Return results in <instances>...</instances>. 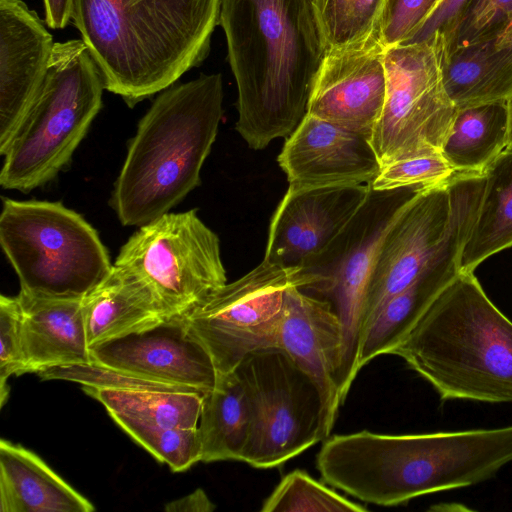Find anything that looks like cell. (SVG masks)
Masks as SVG:
<instances>
[{
	"instance_id": "cell-8",
	"label": "cell",
	"mask_w": 512,
	"mask_h": 512,
	"mask_svg": "<svg viewBox=\"0 0 512 512\" xmlns=\"http://www.w3.org/2000/svg\"><path fill=\"white\" fill-rule=\"evenodd\" d=\"M431 187V186H430ZM424 188L369 193L349 222L301 266L304 293L328 301L344 337L342 392L347 397L358 369V350L368 283L384 237L407 204Z\"/></svg>"
},
{
	"instance_id": "cell-17",
	"label": "cell",
	"mask_w": 512,
	"mask_h": 512,
	"mask_svg": "<svg viewBox=\"0 0 512 512\" xmlns=\"http://www.w3.org/2000/svg\"><path fill=\"white\" fill-rule=\"evenodd\" d=\"M278 163L289 184H369L381 165L370 136L306 114L287 137Z\"/></svg>"
},
{
	"instance_id": "cell-1",
	"label": "cell",
	"mask_w": 512,
	"mask_h": 512,
	"mask_svg": "<svg viewBox=\"0 0 512 512\" xmlns=\"http://www.w3.org/2000/svg\"><path fill=\"white\" fill-rule=\"evenodd\" d=\"M219 24L238 91L235 128L264 149L307 114L325 54L313 0H221Z\"/></svg>"
},
{
	"instance_id": "cell-3",
	"label": "cell",
	"mask_w": 512,
	"mask_h": 512,
	"mask_svg": "<svg viewBox=\"0 0 512 512\" xmlns=\"http://www.w3.org/2000/svg\"><path fill=\"white\" fill-rule=\"evenodd\" d=\"M219 73L169 87L138 123L110 205L124 226H142L200 185L223 115Z\"/></svg>"
},
{
	"instance_id": "cell-33",
	"label": "cell",
	"mask_w": 512,
	"mask_h": 512,
	"mask_svg": "<svg viewBox=\"0 0 512 512\" xmlns=\"http://www.w3.org/2000/svg\"><path fill=\"white\" fill-rule=\"evenodd\" d=\"M0 401L8 398V378L25 373L22 347V310L18 297L0 296Z\"/></svg>"
},
{
	"instance_id": "cell-36",
	"label": "cell",
	"mask_w": 512,
	"mask_h": 512,
	"mask_svg": "<svg viewBox=\"0 0 512 512\" xmlns=\"http://www.w3.org/2000/svg\"><path fill=\"white\" fill-rule=\"evenodd\" d=\"M214 509V503L200 488L165 505V510L168 512H210Z\"/></svg>"
},
{
	"instance_id": "cell-16",
	"label": "cell",
	"mask_w": 512,
	"mask_h": 512,
	"mask_svg": "<svg viewBox=\"0 0 512 512\" xmlns=\"http://www.w3.org/2000/svg\"><path fill=\"white\" fill-rule=\"evenodd\" d=\"M369 184L289 188L275 210L264 259L302 266L322 251L365 201Z\"/></svg>"
},
{
	"instance_id": "cell-25",
	"label": "cell",
	"mask_w": 512,
	"mask_h": 512,
	"mask_svg": "<svg viewBox=\"0 0 512 512\" xmlns=\"http://www.w3.org/2000/svg\"><path fill=\"white\" fill-rule=\"evenodd\" d=\"M485 188L459 267L474 272L490 256L512 247V148L506 147L483 170Z\"/></svg>"
},
{
	"instance_id": "cell-19",
	"label": "cell",
	"mask_w": 512,
	"mask_h": 512,
	"mask_svg": "<svg viewBox=\"0 0 512 512\" xmlns=\"http://www.w3.org/2000/svg\"><path fill=\"white\" fill-rule=\"evenodd\" d=\"M278 348L283 349L317 384L334 425L342 392L344 337L328 301L298 287L286 291Z\"/></svg>"
},
{
	"instance_id": "cell-37",
	"label": "cell",
	"mask_w": 512,
	"mask_h": 512,
	"mask_svg": "<svg viewBox=\"0 0 512 512\" xmlns=\"http://www.w3.org/2000/svg\"><path fill=\"white\" fill-rule=\"evenodd\" d=\"M45 23L52 29L67 26L72 17L73 0H43Z\"/></svg>"
},
{
	"instance_id": "cell-18",
	"label": "cell",
	"mask_w": 512,
	"mask_h": 512,
	"mask_svg": "<svg viewBox=\"0 0 512 512\" xmlns=\"http://www.w3.org/2000/svg\"><path fill=\"white\" fill-rule=\"evenodd\" d=\"M54 42L22 0H0V153L3 155L45 79Z\"/></svg>"
},
{
	"instance_id": "cell-4",
	"label": "cell",
	"mask_w": 512,
	"mask_h": 512,
	"mask_svg": "<svg viewBox=\"0 0 512 512\" xmlns=\"http://www.w3.org/2000/svg\"><path fill=\"white\" fill-rule=\"evenodd\" d=\"M391 354L442 401L512 402V321L474 272L460 271Z\"/></svg>"
},
{
	"instance_id": "cell-15",
	"label": "cell",
	"mask_w": 512,
	"mask_h": 512,
	"mask_svg": "<svg viewBox=\"0 0 512 512\" xmlns=\"http://www.w3.org/2000/svg\"><path fill=\"white\" fill-rule=\"evenodd\" d=\"M90 354L93 362L203 393L216 384L213 360L182 315L93 346Z\"/></svg>"
},
{
	"instance_id": "cell-22",
	"label": "cell",
	"mask_w": 512,
	"mask_h": 512,
	"mask_svg": "<svg viewBox=\"0 0 512 512\" xmlns=\"http://www.w3.org/2000/svg\"><path fill=\"white\" fill-rule=\"evenodd\" d=\"M92 503L34 452L0 441V512H92Z\"/></svg>"
},
{
	"instance_id": "cell-35",
	"label": "cell",
	"mask_w": 512,
	"mask_h": 512,
	"mask_svg": "<svg viewBox=\"0 0 512 512\" xmlns=\"http://www.w3.org/2000/svg\"><path fill=\"white\" fill-rule=\"evenodd\" d=\"M468 1L469 0H441L435 11L422 27L403 44L423 42L435 34H440L444 38L447 52L459 18Z\"/></svg>"
},
{
	"instance_id": "cell-20",
	"label": "cell",
	"mask_w": 512,
	"mask_h": 512,
	"mask_svg": "<svg viewBox=\"0 0 512 512\" xmlns=\"http://www.w3.org/2000/svg\"><path fill=\"white\" fill-rule=\"evenodd\" d=\"M22 310L25 372L91 362L82 299H49L18 294Z\"/></svg>"
},
{
	"instance_id": "cell-21",
	"label": "cell",
	"mask_w": 512,
	"mask_h": 512,
	"mask_svg": "<svg viewBox=\"0 0 512 512\" xmlns=\"http://www.w3.org/2000/svg\"><path fill=\"white\" fill-rule=\"evenodd\" d=\"M82 310L90 348L172 317L145 281L114 264L107 277L82 298Z\"/></svg>"
},
{
	"instance_id": "cell-26",
	"label": "cell",
	"mask_w": 512,
	"mask_h": 512,
	"mask_svg": "<svg viewBox=\"0 0 512 512\" xmlns=\"http://www.w3.org/2000/svg\"><path fill=\"white\" fill-rule=\"evenodd\" d=\"M506 102L457 109L441 155L455 172H483L506 147Z\"/></svg>"
},
{
	"instance_id": "cell-23",
	"label": "cell",
	"mask_w": 512,
	"mask_h": 512,
	"mask_svg": "<svg viewBox=\"0 0 512 512\" xmlns=\"http://www.w3.org/2000/svg\"><path fill=\"white\" fill-rule=\"evenodd\" d=\"M445 90L457 109L512 96V36L453 49L443 59Z\"/></svg>"
},
{
	"instance_id": "cell-30",
	"label": "cell",
	"mask_w": 512,
	"mask_h": 512,
	"mask_svg": "<svg viewBox=\"0 0 512 512\" xmlns=\"http://www.w3.org/2000/svg\"><path fill=\"white\" fill-rule=\"evenodd\" d=\"M110 416L137 443L174 472L185 471L201 461L198 428H162L118 414Z\"/></svg>"
},
{
	"instance_id": "cell-13",
	"label": "cell",
	"mask_w": 512,
	"mask_h": 512,
	"mask_svg": "<svg viewBox=\"0 0 512 512\" xmlns=\"http://www.w3.org/2000/svg\"><path fill=\"white\" fill-rule=\"evenodd\" d=\"M448 180L421 190L387 231L368 283L362 332L384 302L409 286L440 248L451 214Z\"/></svg>"
},
{
	"instance_id": "cell-28",
	"label": "cell",
	"mask_w": 512,
	"mask_h": 512,
	"mask_svg": "<svg viewBox=\"0 0 512 512\" xmlns=\"http://www.w3.org/2000/svg\"><path fill=\"white\" fill-rule=\"evenodd\" d=\"M386 0H313L325 51L361 44L379 27Z\"/></svg>"
},
{
	"instance_id": "cell-2",
	"label": "cell",
	"mask_w": 512,
	"mask_h": 512,
	"mask_svg": "<svg viewBox=\"0 0 512 512\" xmlns=\"http://www.w3.org/2000/svg\"><path fill=\"white\" fill-rule=\"evenodd\" d=\"M220 8L221 0H73L71 20L105 89L133 107L203 62Z\"/></svg>"
},
{
	"instance_id": "cell-14",
	"label": "cell",
	"mask_w": 512,
	"mask_h": 512,
	"mask_svg": "<svg viewBox=\"0 0 512 512\" xmlns=\"http://www.w3.org/2000/svg\"><path fill=\"white\" fill-rule=\"evenodd\" d=\"M384 54L378 34L355 46L325 51L307 114L371 137L386 95Z\"/></svg>"
},
{
	"instance_id": "cell-11",
	"label": "cell",
	"mask_w": 512,
	"mask_h": 512,
	"mask_svg": "<svg viewBox=\"0 0 512 512\" xmlns=\"http://www.w3.org/2000/svg\"><path fill=\"white\" fill-rule=\"evenodd\" d=\"M114 265L145 281L169 316L183 315L227 283L219 238L195 210L140 226Z\"/></svg>"
},
{
	"instance_id": "cell-24",
	"label": "cell",
	"mask_w": 512,
	"mask_h": 512,
	"mask_svg": "<svg viewBox=\"0 0 512 512\" xmlns=\"http://www.w3.org/2000/svg\"><path fill=\"white\" fill-rule=\"evenodd\" d=\"M250 427V404L237 372L217 373L214 388L202 399L198 423L201 462L242 461Z\"/></svg>"
},
{
	"instance_id": "cell-6",
	"label": "cell",
	"mask_w": 512,
	"mask_h": 512,
	"mask_svg": "<svg viewBox=\"0 0 512 512\" xmlns=\"http://www.w3.org/2000/svg\"><path fill=\"white\" fill-rule=\"evenodd\" d=\"M104 89L82 39L55 42L43 84L3 154L1 186L29 192L55 178L99 113Z\"/></svg>"
},
{
	"instance_id": "cell-34",
	"label": "cell",
	"mask_w": 512,
	"mask_h": 512,
	"mask_svg": "<svg viewBox=\"0 0 512 512\" xmlns=\"http://www.w3.org/2000/svg\"><path fill=\"white\" fill-rule=\"evenodd\" d=\"M441 0H386L379 27L385 48L409 40L435 11Z\"/></svg>"
},
{
	"instance_id": "cell-9",
	"label": "cell",
	"mask_w": 512,
	"mask_h": 512,
	"mask_svg": "<svg viewBox=\"0 0 512 512\" xmlns=\"http://www.w3.org/2000/svg\"><path fill=\"white\" fill-rule=\"evenodd\" d=\"M235 371L251 411L243 462L277 467L329 436L334 425L320 389L283 349L251 352Z\"/></svg>"
},
{
	"instance_id": "cell-12",
	"label": "cell",
	"mask_w": 512,
	"mask_h": 512,
	"mask_svg": "<svg viewBox=\"0 0 512 512\" xmlns=\"http://www.w3.org/2000/svg\"><path fill=\"white\" fill-rule=\"evenodd\" d=\"M300 270L263 259L182 315L217 373L235 370L251 352L278 347L286 291L304 285Z\"/></svg>"
},
{
	"instance_id": "cell-5",
	"label": "cell",
	"mask_w": 512,
	"mask_h": 512,
	"mask_svg": "<svg viewBox=\"0 0 512 512\" xmlns=\"http://www.w3.org/2000/svg\"><path fill=\"white\" fill-rule=\"evenodd\" d=\"M510 462L512 425L404 435L369 431L358 444L355 471L373 503L398 506L484 482Z\"/></svg>"
},
{
	"instance_id": "cell-7",
	"label": "cell",
	"mask_w": 512,
	"mask_h": 512,
	"mask_svg": "<svg viewBox=\"0 0 512 512\" xmlns=\"http://www.w3.org/2000/svg\"><path fill=\"white\" fill-rule=\"evenodd\" d=\"M0 244L35 297L82 299L113 267L97 231L60 202L3 199Z\"/></svg>"
},
{
	"instance_id": "cell-32",
	"label": "cell",
	"mask_w": 512,
	"mask_h": 512,
	"mask_svg": "<svg viewBox=\"0 0 512 512\" xmlns=\"http://www.w3.org/2000/svg\"><path fill=\"white\" fill-rule=\"evenodd\" d=\"M450 164L439 154L397 160L381 167L370 183L374 190L403 187H430L443 183L454 175Z\"/></svg>"
},
{
	"instance_id": "cell-10",
	"label": "cell",
	"mask_w": 512,
	"mask_h": 512,
	"mask_svg": "<svg viewBox=\"0 0 512 512\" xmlns=\"http://www.w3.org/2000/svg\"><path fill=\"white\" fill-rule=\"evenodd\" d=\"M445 53L440 34L385 48V101L370 137L381 167L441 152L457 112L443 82Z\"/></svg>"
},
{
	"instance_id": "cell-38",
	"label": "cell",
	"mask_w": 512,
	"mask_h": 512,
	"mask_svg": "<svg viewBox=\"0 0 512 512\" xmlns=\"http://www.w3.org/2000/svg\"><path fill=\"white\" fill-rule=\"evenodd\" d=\"M508 117V139L507 147L512 148V96L506 101Z\"/></svg>"
},
{
	"instance_id": "cell-27",
	"label": "cell",
	"mask_w": 512,
	"mask_h": 512,
	"mask_svg": "<svg viewBox=\"0 0 512 512\" xmlns=\"http://www.w3.org/2000/svg\"><path fill=\"white\" fill-rule=\"evenodd\" d=\"M109 412L162 428H198L203 395L182 391H136L82 386Z\"/></svg>"
},
{
	"instance_id": "cell-29",
	"label": "cell",
	"mask_w": 512,
	"mask_h": 512,
	"mask_svg": "<svg viewBox=\"0 0 512 512\" xmlns=\"http://www.w3.org/2000/svg\"><path fill=\"white\" fill-rule=\"evenodd\" d=\"M368 509L318 482L303 470L285 475L265 499L262 512H365Z\"/></svg>"
},
{
	"instance_id": "cell-31",
	"label": "cell",
	"mask_w": 512,
	"mask_h": 512,
	"mask_svg": "<svg viewBox=\"0 0 512 512\" xmlns=\"http://www.w3.org/2000/svg\"><path fill=\"white\" fill-rule=\"evenodd\" d=\"M502 36H512V0H469L445 55L457 47Z\"/></svg>"
}]
</instances>
